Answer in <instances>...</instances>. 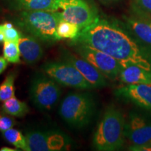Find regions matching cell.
<instances>
[{
	"instance_id": "obj_1",
	"label": "cell",
	"mask_w": 151,
	"mask_h": 151,
	"mask_svg": "<svg viewBox=\"0 0 151 151\" xmlns=\"http://www.w3.org/2000/svg\"><path fill=\"white\" fill-rule=\"evenodd\" d=\"M71 41L84 43L110 55L124 67L134 65L151 73V45L114 22L99 17L81 29Z\"/></svg>"
},
{
	"instance_id": "obj_2",
	"label": "cell",
	"mask_w": 151,
	"mask_h": 151,
	"mask_svg": "<svg viewBox=\"0 0 151 151\" xmlns=\"http://www.w3.org/2000/svg\"><path fill=\"white\" fill-rule=\"evenodd\" d=\"M126 120L121 111L115 106L107 107L97 124L93 137V146L97 150L114 151L123 146Z\"/></svg>"
},
{
	"instance_id": "obj_3",
	"label": "cell",
	"mask_w": 151,
	"mask_h": 151,
	"mask_svg": "<svg viewBox=\"0 0 151 151\" xmlns=\"http://www.w3.org/2000/svg\"><path fill=\"white\" fill-rule=\"evenodd\" d=\"M61 20L59 11H20L16 22L18 27L37 39L55 42L59 40L57 27Z\"/></svg>"
},
{
	"instance_id": "obj_4",
	"label": "cell",
	"mask_w": 151,
	"mask_h": 151,
	"mask_svg": "<svg viewBox=\"0 0 151 151\" xmlns=\"http://www.w3.org/2000/svg\"><path fill=\"white\" fill-rule=\"evenodd\" d=\"M96 106L92 96L87 92H72L62 100L59 115L71 127L81 129L90 123Z\"/></svg>"
},
{
	"instance_id": "obj_5",
	"label": "cell",
	"mask_w": 151,
	"mask_h": 151,
	"mask_svg": "<svg viewBox=\"0 0 151 151\" xmlns=\"http://www.w3.org/2000/svg\"><path fill=\"white\" fill-rule=\"evenodd\" d=\"M29 92L35 106L41 111H48L59 101L62 89L58 83L43 72L34 76Z\"/></svg>"
},
{
	"instance_id": "obj_6",
	"label": "cell",
	"mask_w": 151,
	"mask_h": 151,
	"mask_svg": "<svg viewBox=\"0 0 151 151\" xmlns=\"http://www.w3.org/2000/svg\"><path fill=\"white\" fill-rule=\"evenodd\" d=\"M71 46L76 54L88 60L102 73L106 78L110 80L118 78L124 67L116 58L84 43L71 41Z\"/></svg>"
},
{
	"instance_id": "obj_7",
	"label": "cell",
	"mask_w": 151,
	"mask_h": 151,
	"mask_svg": "<svg viewBox=\"0 0 151 151\" xmlns=\"http://www.w3.org/2000/svg\"><path fill=\"white\" fill-rule=\"evenodd\" d=\"M42 71L60 86L81 90L93 89L81 73L65 60L46 62L43 65Z\"/></svg>"
},
{
	"instance_id": "obj_8",
	"label": "cell",
	"mask_w": 151,
	"mask_h": 151,
	"mask_svg": "<svg viewBox=\"0 0 151 151\" xmlns=\"http://www.w3.org/2000/svg\"><path fill=\"white\" fill-rule=\"evenodd\" d=\"M62 20L78 25L81 30L99 18L97 9L86 0H56Z\"/></svg>"
},
{
	"instance_id": "obj_9",
	"label": "cell",
	"mask_w": 151,
	"mask_h": 151,
	"mask_svg": "<svg viewBox=\"0 0 151 151\" xmlns=\"http://www.w3.org/2000/svg\"><path fill=\"white\" fill-rule=\"evenodd\" d=\"M24 136L27 151L66 150L71 146L69 137L59 130H31Z\"/></svg>"
},
{
	"instance_id": "obj_10",
	"label": "cell",
	"mask_w": 151,
	"mask_h": 151,
	"mask_svg": "<svg viewBox=\"0 0 151 151\" xmlns=\"http://www.w3.org/2000/svg\"><path fill=\"white\" fill-rule=\"evenodd\" d=\"M125 136L132 144L130 148L144 146L150 143L151 111L141 108L132 111L126 121Z\"/></svg>"
},
{
	"instance_id": "obj_11",
	"label": "cell",
	"mask_w": 151,
	"mask_h": 151,
	"mask_svg": "<svg viewBox=\"0 0 151 151\" xmlns=\"http://www.w3.org/2000/svg\"><path fill=\"white\" fill-rule=\"evenodd\" d=\"M60 58L71 64L89 83L93 89L104 88L108 85L104 75L88 60L78 54L75 55L67 49L62 48L60 50Z\"/></svg>"
},
{
	"instance_id": "obj_12",
	"label": "cell",
	"mask_w": 151,
	"mask_h": 151,
	"mask_svg": "<svg viewBox=\"0 0 151 151\" xmlns=\"http://www.w3.org/2000/svg\"><path fill=\"white\" fill-rule=\"evenodd\" d=\"M116 94L139 108L151 111V86L127 84L118 88Z\"/></svg>"
},
{
	"instance_id": "obj_13",
	"label": "cell",
	"mask_w": 151,
	"mask_h": 151,
	"mask_svg": "<svg viewBox=\"0 0 151 151\" xmlns=\"http://www.w3.org/2000/svg\"><path fill=\"white\" fill-rule=\"evenodd\" d=\"M20 55L24 62L33 65L39 61L43 55V50L37 38L32 36L21 35L18 41Z\"/></svg>"
},
{
	"instance_id": "obj_14",
	"label": "cell",
	"mask_w": 151,
	"mask_h": 151,
	"mask_svg": "<svg viewBox=\"0 0 151 151\" xmlns=\"http://www.w3.org/2000/svg\"><path fill=\"white\" fill-rule=\"evenodd\" d=\"M13 10L58 11L56 0H6Z\"/></svg>"
},
{
	"instance_id": "obj_15",
	"label": "cell",
	"mask_w": 151,
	"mask_h": 151,
	"mask_svg": "<svg viewBox=\"0 0 151 151\" xmlns=\"http://www.w3.org/2000/svg\"><path fill=\"white\" fill-rule=\"evenodd\" d=\"M127 22L129 29L136 37L143 42L151 45V26L148 22L127 18Z\"/></svg>"
},
{
	"instance_id": "obj_16",
	"label": "cell",
	"mask_w": 151,
	"mask_h": 151,
	"mask_svg": "<svg viewBox=\"0 0 151 151\" xmlns=\"http://www.w3.org/2000/svg\"><path fill=\"white\" fill-rule=\"evenodd\" d=\"M1 109L3 112L11 116L18 117V118L24 116L29 110L27 104L24 101H20L17 99L16 96L3 101Z\"/></svg>"
},
{
	"instance_id": "obj_17",
	"label": "cell",
	"mask_w": 151,
	"mask_h": 151,
	"mask_svg": "<svg viewBox=\"0 0 151 151\" xmlns=\"http://www.w3.org/2000/svg\"><path fill=\"white\" fill-rule=\"evenodd\" d=\"M2 136L7 142L11 143L16 148L27 151V140H26L25 136L22 134L21 132L14 128H11L4 132H2Z\"/></svg>"
},
{
	"instance_id": "obj_18",
	"label": "cell",
	"mask_w": 151,
	"mask_h": 151,
	"mask_svg": "<svg viewBox=\"0 0 151 151\" xmlns=\"http://www.w3.org/2000/svg\"><path fill=\"white\" fill-rule=\"evenodd\" d=\"M81 29L76 24L61 20L57 27V35L59 40L62 39H74L78 37Z\"/></svg>"
},
{
	"instance_id": "obj_19",
	"label": "cell",
	"mask_w": 151,
	"mask_h": 151,
	"mask_svg": "<svg viewBox=\"0 0 151 151\" xmlns=\"http://www.w3.org/2000/svg\"><path fill=\"white\" fill-rule=\"evenodd\" d=\"M15 73H10L0 85V101H4L15 96Z\"/></svg>"
},
{
	"instance_id": "obj_20",
	"label": "cell",
	"mask_w": 151,
	"mask_h": 151,
	"mask_svg": "<svg viewBox=\"0 0 151 151\" xmlns=\"http://www.w3.org/2000/svg\"><path fill=\"white\" fill-rule=\"evenodd\" d=\"M4 57L10 63L17 64L20 62V52L19 50L18 42L4 41L3 48Z\"/></svg>"
},
{
	"instance_id": "obj_21",
	"label": "cell",
	"mask_w": 151,
	"mask_h": 151,
	"mask_svg": "<svg viewBox=\"0 0 151 151\" xmlns=\"http://www.w3.org/2000/svg\"><path fill=\"white\" fill-rule=\"evenodd\" d=\"M16 121L10 115L4 112L0 113V132H4L6 130L14 127Z\"/></svg>"
},
{
	"instance_id": "obj_22",
	"label": "cell",
	"mask_w": 151,
	"mask_h": 151,
	"mask_svg": "<svg viewBox=\"0 0 151 151\" xmlns=\"http://www.w3.org/2000/svg\"><path fill=\"white\" fill-rule=\"evenodd\" d=\"M1 30L5 37V41H15L18 42L21 37V35L15 27H11L9 29H6L4 27L3 24H1Z\"/></svg>"
},
{
	"instance_id": "obj_23",
	"label": "cell",
	"mask_w": 151,
	"mask_h": 151,
	"mask_svg": "<svg viewBox=\"0 0 151 151\" xmlns=\"http://www.w3.org/2000/svg\"><path fill=\"white\" fill-rule=\"evenodd\" d=\"M136 3L141 10L151 14V0H136Z\"/></svg>"
},
{
	"instance_id": "obj_24",
	"label": "cell",
	"mask_w": 151,
	"mask_h": 151,
	"mask_svg": "<svg viewBox=\"0 0 151 151\" xmlns=\"http://www.w3.org/2000/svg\"><path fill=\"white\" fill-rule=\"evenodd\" d=\"M129 150L134 151H151V141L148 144L144 145V146L129 148Z\"/></svg>"
},
{
	"instance_id": "obj_25",
	"label": "cell",
	"mask_w": 151,
	"mask_h": 151,
	"mask_svg": "<svg viewBox=\"0 0 151 151\" xmlns=\"http://www.w3.org/2000/svg\"><path fill=\"white\" fill-rule=\"evenodd\" d=\"M7 65H8V61L4 56H0V74L5 70Z\"/></svg>"
},
{
	"instance_id": "obj_26",
	"label": "cell",
	"mask_w": 151,
	"mask_h": 151,
	"mask_svg": "<svg viewBox=\"0 0 151 151\" xmlns=\"http://www.w3.org/2000/svg\"><path fill=\"white\" fill-rule=\"evenodd\" d=\"M3 26L4 27L6 28V29H9V28L14 27L13 24L11 23V22H5V23L3 24Z\"/></svg>"
},
{
	"instance_id": "obj_27",
	"label": "cell",
	"mask_w": 151,
	"mask_h": 151,
	"mask_svg": "<svg viewBox=\"0 0 151 151\" xmlns=\"http://www.w3.org/2000/svg\"><path fill=\"white\" fill-rule=\"evenodd\" d=\"M1 151H16L18 149H11V148H8V147H3L0 149Z\"/></svg>"
},
{
	"instance_id": "obj_28",
	"label": "cell",
	"mask_w": 151,
	"mask_h": 151,
	"mask_svg": "<svg viewBox=\"0 0 151 151\" xmlns=\"http://www.w3.org/2000/svg\"><path fill=\"white\" fill-rule=\"evenodd\" d=\"M100 1H103V2H105V3H111V2H114V1H118V0H100Z\"/></svg>"
},
{
	"instance_id": "obj_29",
	"label": "cell",
	"mask_w": 151,
	"mask_h": 151,
	"mask_svg": "<svg viewBox=\"0 0 151 151\" xmlns=\"http://www.w3.org/2000/svg\"><path fill=\"white\" fill-rule=\"evenodd\" d=\"M1 32H2V30H1V24H0V33Z\"/></svg>"
},
{
	"instance_id": "obj_30",
	"label": "cell",
	"mask_w": 151,
	"mask_h": 151,
	"mask_svg": "<svg viewBox=\"0 0 151 151\" xmlns=\"http://www.w3.org/2000/svg\"><path fill=\"white\" fill-rule=\"evenodd\" d=\"M149 22V24H150V26H151V22L150 21V22Z\"/></svg>"
}]
</instances>
